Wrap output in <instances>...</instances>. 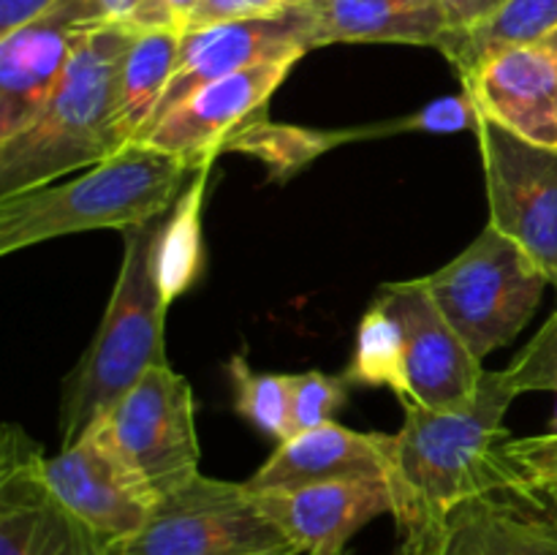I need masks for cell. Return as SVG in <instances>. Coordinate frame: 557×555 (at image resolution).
Returning a JSON list of instances; mask_svg holds the SVG:
<instances>
[{
    "mask_svg": "<svg viewBox=\"0 0 557 555\" xmlns=\"http://www.w3.org/2000/svg\"><path fill=\"white\" fill-rule=\"evenodd\" d=\"M183 30H147L131 44L120 69L117 136L128 147L145 136L163 101L180 58Z\"/></svg>",
    "mask_w": 557,
    "mask_h": 555,
    "instance_id": "cell-20",
    "label": "cell"
},
{
    "mask_svg": "<svg viewBox=\"0 0 557 555\" xmlns=\"http://www.w3.org/2000/svg\"><path fill=\"white\" fill-rule=\"evenodd\" d=\"M90 430L156 501L201 473L194 390L172 365L147 370Z\"/></svg>",
    "mask_w": 557,
    "mask_h": 555,
    "instance_id": "cell-7",
    "label": "cell"
},
{
    "mask_svg": "<svg viewBox=\"0 0 557 555\" xmlns=\"http://www.w3.org/2000/svg\"><path fill=\"white\" fill-rule=\"evenodd\" d=\"M60 0H0V38L52 11Z\"/></svg>",
    "mask_w": 557,
    "mask_h": 555,
    "instance_id": "cell-32",
    "label": "cell"
},
{
    "mask_svg": "<svg viewBox=\"0 0 557 555\" xmlns=\"http://www.w3.org/2000/svg\"><path fill=\"white\" fill-rule=\"evenodd\" d=\"M479 109L468 92L444 96L430 101L417 114L386 125V131H430V134H457V131H476Z\"/></svg>",
    "mask_w": 557,
    "mask_h": 555,
    "instance_id": "cell-28",
    "label": "cell"
},
{
    "mask_svg": "<svg viewBox=\"0 0 557 555\" xmlns=\"http://www.w3.org/2000/svg\"><path fill=\"white\" fill-rule=\"evenodd\" d=\"M549 501H553V504L557 506V490H555V493H553V498H549Z\"/></svg>",
    "mask_w": 557,
    "mask_h": 555,
    "instance_id": "cell-38",
    "label": "cell"
},
{
    "mask_svg": "<svg viewBox=\"0 0 557 555\" xmlns=\"http://www.w3.org/2000/svg\"><path fill=\"white\" fill-rule=\"evenodd\" d=\"M253 495L264 515L302 555L343 553L359 528L395 509L386 477L330 479Z\"/></svg>",
    "mask_w": 557,
    "mask_h": 555,
    "instance_id": "cell-15",
    "label": "cell"
},
{
    "mask_svg": "<svg viewBox=\"0 0 557 555\" xmlns=\"http://www.w3.org/2000/svg\"><path fill=\"white\" fill-rule=\"evenodd\" d=\"M438 3L441 9H444L446 25H449L446 38H451L466 36V33L482 27L484 22L493 20L509 0H438Z\"/></svg>",
    "mask_w": 557,
    "mask_h": 555,
    "instance_id": "cell-31",
    "label": "cell"
},
{
    "mask_svg": "<svg viewBox=\"0 0 557 555\" xmlns=\"http://www.w3.org/2000/svg\"><path fill=\"white\" fill-rule=\"evenodd\" d=\"M308 52L310 25L302 5L275 16L218 22V25L185 30L180 41L177 69L152 123L210 82L272 60H302Z\"/></svg>",
    "mask_w": 557,
    "mask_h": 555,
    "instance_id": "cell-13",
    "label": "cell"
},
{
    "mask_svg": "<svg viewBox=\"0 0 557 555\" xmlns=\"http://www.w3.org/2000/svg\"><path fill=\"white\" fill-rule=\"evenodd\" d=\"M549 433H557V406H555V414H553V419H549Z\"/></svg>",
    "mask_w": 557,
    "mask_h": 555,
    "instance_id": "cell-37",
    "label": "cell"
},
{
    "mask_svg": "<svg viewBox=\"0 0 557 555\" xmlns=\"http://www.w3.org/2000/svg\"><path fill=\"white\" fill-rule=\"evenodd\" d=\"M517 397L525 392H557V310L533 341L506 368Z\"/></svg>",
    "mask_w": 557,
    "mask_h": 555,
    "instance_id": "cell-27",
    "label": "cell"
},
{
    "mask_svg": "<svg viewBox=\"0 0 557 555\" xmlns=\"http://www.w3.org/2000/svg\"><path fill=\"white\" fill-rule=\"evenodd\" d=\"M212 163L215 161H205L196 169L190 183L185 185L180 199L174 201V207L163 218L161 234H158V286H161L166 305L183 297L201 275V264H205L201 215H205Z\"/></svg>",
    "mask_w": 557,
    "mask_h": 555,
    "instance_id": "cell-21",
    "label": "cell"
},
{
    "mask_svg": "<svg viewBox=\"0 0 557 555\" xmlns=\"http://www.w3.org/2000/svg\"><path fill=\"white\" fill-rule=\"evenodd\" d=\"M332 555H348V553H346V550H343V553H332Z\"/></svg>",
    "mask_w": 557,
    "mask_h": 555,
    "instance_id": "cell-39",
    "label": "cell"
},
{
    "mask_svg": "<svg viewBox=\"0 0 557 555\" xmlns=\"http://www.w3.org/2000/svg\"><path fill=\"white\" fill-rule=\"evenodd\" d=\"M343 375L351 386H386L400 400H408L411 395L406 370V332L384 294H379L364 310L354 357Z\"/></svg>",
    "mask_w": 557,
    "mask_h": 555,
    "instance_id": "cell-24",
    "label": "cell"
},
{
    "mask_svg": "<svg viewBox=\"0 0 557 555\" xmlns=\"http://www.w3.org/2000/svg\"><path fill=\"white\" fill-rule=\"evenodd\" d=\"M557 27V0H509L490 22H484L476 30L466 36L446 38L438 47L457 71L460 79H466L471 71H476L490 54L500 52L506 47H525L539 44L549 30Z\"/></svg>",
    "mask_w": 557,
    "mask_h": 555,
    "instance_id": "cell-22",
    "label": "cell"
},
{
    "mask_svg": "<svg viewBox=\"0 0 557 555\" xmlns=\"http://www.w3.org/2000/svg\"><path fill=\"white\" fill-rule=\"evenodd\" d=\"M294 65L297 60H272L210 82L161 114L139 141L185 158L196 169L215 161L239 128L267 114V103Z\"/></svg>",
    "mask_w": 557,
    "mask_h": 555,
    "instance_id": "cell-12",
    "label": "cell"
},
{
    "mask_svg": "<svg viewBox=\"0 0 557 555\" xmlns=\"http://www.w3.org/2000/svg\"><path fill=\"white\" fill-rule=\"evenodd\" d=\"M302 3L305 0H199L196 11L190 14V20L185 22V30L218 25V22L253 20V16H275V14H283V11L297 9V5Z\"/></svg>",
    "mask_w": 557,
    "mask_h": 555,
    "instance_id": "cell-30",
    "label": "cell"
},
{
    "mask_svg": "<svg viewBox=\"0 0 557 555\" xmlns=\"http://www.w3.org/2000/svg\"><path fill=\"white\" fill-rule=\"evenodd\" d=\"M136 36L107 22L74 49L47 107L20 134L0 141V196L52 185L125 150L117 136V90Z\"/></svg>",
    "mask_w": 557,
    "mask_h": 555,
    "instance_id": "cell-2",
    "label": "cell"
},
{
    "mask_svg": "<svg viewBox=\"0 0 557 555\" xmlns=\"http://www.w3.org/2000/svg\"><path fill=\"white\" fill-rule=\"evenodd\" d=\"M107 25L96 0H60L30 25L0 38V141L47 107L74 49Z\"/></svg>",
    "mask_w": 557,
    "mask_h": 555,
    "instance_id": "cell-10",
    "label": "cell"
},
{
    "mask_svg": "<svg viewBox=\"0 0 557 555\" xmlns=\"http://www.w3.org/2000/svg\"><path fill=\"white\" fill-rule=\"evenodd\" d=\"M386 134V128H359V131H315L299 125H277L267 114L256 118L245 128H239L223 145V152L237 150L259 158L270 166V174L277 180H288L294 172L308 166L313 158L343 141L362 139V136Z\"/></svg>",
    "mask_w": 557,
    "mask_h": 555,
    "instance_id": "cell-23",
    "label": "cell"
},
{
    "mask_svg": "<svg viewBox=\"0 0 557 555\" xmlns=\"http://www.w3.org/2000/svg\"><path fill=\"white\" fill-rule=\"evenodd\" d=\"M395 555H435V528L403 533V542Z\"/></svg>",
    "mask_w": 557,
    "mask_h": 555,
    "instance_id": "cell-33",
    "label": "cell"
},
{
    "mask_svg": "<svg viewBox=\"0 0 557 555\" xmlns=\"http://www.w3.org/2000/svg\"><path fill=\"white\" fill-rule=\"evenodd\" d=\"M166 3H169V9H172L174 14H177L180 25H183V30H185V22L190 20V14H194V11H196L199 0H166Z\"/></svg>",
    "mask_w": 557,
    "mask_h": 555,
    "instance_id": "cell-34",
    "label": "cell"
},
{
    "mask_svg": "<svg viewBox=\"0 0 557 555\" xmlns=\"http://www.w3.org/2000/svg\"><path fill=\"white\" fill-rule=\"evenodd\" d=\"M163 218L123 232V264L107 313L79 365L63 384L60 446H71L109 411L141 375L166 362V299L158 286V234Z\"/></svg>",
    "mask_w": 557,
    "mask_h": 555,
    "instance_id": "cell-4",
    "label": "cell"
},
{
    "mask_svg": "<svg viewBox=\"0 0 557 555\" xmlns=\"http://www.w3.org/2000/svg\"><path fill=\"white\" fill-rule=\"evenodd\" d=\"M196 166L150 145H128L79 177L0 196V256L65 234L128 229L166 215Z\"/></svg>",
    "mask_w": 557,
    "mask_h": 555,
    "instance_id": "cell-3",
    "label": "cell"
},
{
    "mask_svg": "<svg viewBox=\"0 0 557 555\" xmlns=\"http://www.w3.org/2000/svg\"><path fill=\"white\" fill-rule=\"evenodd\" d=\"M479 156L490 221L515 239L557 288V150L536 147L479 114Z\"/></svg>",
    "mask_w": 557,
    "mask_h": 555,
    "instance_id": "cell-8",
    "label": "cell"
},
{
    "mask_svg": "<svg viewBox=\"0 0 557 555\" xmlns=\"http://www.w3.org/2000/svg\"><path fill=\"white\" fill-rule=\"evenodd\" d=\"M435 555H557V506L515 490L462 501L435 526Z\"/></svg>",
    "mask_w": 557,
    "mask_h": 555,
    "instance_id": "cell-17",
    "label": "cell"
},
{
    "mask_svg": "<svg viewBox=\"0 0 557 555\" xmlns=\"http://www.w3.org/2000/svg\"><path fill=\"white\" fill-rule=\"evenodd\" d=\"M294 547L245 482L196 473L156 501L145 526L107 555H264Z\"/></svg>",
    "mask_w": 557,
    "mask_h": 555,
    "instance_id": "cell-6",
    "label": "cell"
},
{
    "mask_svg": "<svg viewBox=\"0 0 557 555\" xmlns=\"http://www.w3.org/2000/svg\"><path fill=\"white\" fill-rule=\"evenodd\" d=\"M348 381L346 375L321 373V370H308V373H294L292 379V435L305 433V430L321 428L326 422H335L337 411L348 400ZM288 435V439H292Z\"/></svg>",
    "mask_w": 557,
    "mask_h": 555,
    "instance_id": "cell-26",
    "label": "cell"
},
{
    "mask_svg": "<svg viewBox=\"0 0 557 555\" xmlns=\"http://www.w3.org/2000/svg\"><path fill=\"white\" fill-rule=\"evenodd\" d=\"M460 82L482 118L531 145L557 150V63L547 49L506 47Z\"/></svg>",
    "mask_w": 557,
    "mask_h": 555,
    "instance_id": "cell-16",
    "label": "cell"
},
{
    "mask_svg": "<svg viewBox=\"0 0 557 555\" xmlns=\"http://www.w3.org/2000/svg\"><path fill=\"white\" fill-rule=\"evenodd\" d=\"M96 3L103 20L112 25H125L136 33L183 30L166 0H96Z\"/></svg>",
    "mask_w": 557,
    "mask_h": 555,
    "instance_id": "cell-29",
    "label": "cell"
},
{
    "mask_svg": "<svg viewBox=\"0 0 557 555\" xmlns=\"http://www.w3.org/2000/svg\"><path fill=\"white\" fill-rule=\"evenodd\" d=\"M539 47H544V49H547V52L553 54V60H555V63H557V27H555V30H549L547 36H544L542 41H539Z\"/></svg>",
    "mask_w": 557,
    "mask_h": 555,
    "instance_id": "cell-35",
    "label": "cell"
},
{
    "mask_svg": "<svg viewBox=\"0 0 557 555\" xmlns=\"http://www.w3.org/2000/svg\"><path fill=\"white\" fill-rule=\"evenodd\" d=\"M310 49L330 44H444L449 25L438 0H305Z\"/></svg>",
    "mask_w": 557,
    "mask_h": 555,
    "instance_id": "cell-19",
    "label": "cell"
},
{
    "mask_svg": "<svg viewBox=\"0 0 557 555\" xmlns=\"http://www.w3.org/2000/svg\"><path fill=\"white\" fill-rule=\"evenodd\" d=\"M395 433H364L326 422L281 441L264 466L248 479V490H292L348 477H386Z\"/></svg>",
    "mask_w": 557,
    "mask_h": 555,
    "instance_id": "cell-18",
    "label": "cell"
},
{
    "mask_svg": "<svg viewBox=\"0 0 557 555\" xmlns=\"http://www.w3.org/2000/svg\"><path fill=\"white\" fill-rule=\"evenodd\" d=\"M44 449L16 424L0 439V555H107V542L71 515L44 477Z\"/></svg>",
    "mask_w": 557,
    "mask_h": 555,
    "instance_id": "cell-9",
    "label": "cell"
},
{
    "mask_svg": "<svg viewBox=\"0 0 557 555\" xmlns=\"http://www.w3.org/2000/svg\"><path fill=\"white\" fill-rule=\"evenodd\" d=\"M264 555H302L297 547H283V550H275V553H264Z\"/></svg>",
    "mask_w": 557,
    "mask_h": 555,
    "instance_id": "cell-36",
    "label": "cell"
},
{
    "mask_svg": "<svg viewBox=\"0 0 557 555\" xmlns=\"http://www.w3.org/2000/svg\"><path fill=\"white\" fill-rule=\"evenodd\" d=\"M422 281L479 359L509 346L525 330L549 286L536 261L493 223Z\"/></svg>",
    "mask_w": 557,
    "mask_h": 555,
    "instance_id": "cell-5",
    "label": "cell"
},
{
    "mask_svg": "<svg viewBox=\"0 0 557 555\" xmlns=\"http://www.w3.org/2000/svg\"><path fill=\"white\" fill-rule=\"evenodd\" d=\"M515 397L506 370H487L479 397L462 411L403 403L406 419L395 433L386 473L400 533L435 528L455 506L479 495L522 493L506 452L511 433L504 424Z\"/></svg>",
    "mask_w": 557,
    "mask_h": 555,
    "instance_id": "cell-1",
    "label": "cell"
},
{
    "mask_svg": "<svg viewBox=\"0 0 557 555\" xmlns=\"http://www.w3.org/2000/svg\"><path fill=\"white\" fill-rule=\"evenodd\" d=\"M234 408L277 444L292 435V373H261L245 357L228 359Z\"/></svg>",
    "mask_w": 557,
    "mask_h": 555,
    "instance_id": "cell-25",
    "label": "cell"
},
{
    "mask_svg": "<svg viewBox=\"0 0 557 555\" xmlns=\"http://www.w3.org/2000/svg\"><path fill=\"white\" fill-rule=\"evenodd\" d=\"M379 294L400 319L406 332V370L411 395L403 403L462 411L479 397L487 370L460 332L446 321L422 278L386 283Z\"/></svg>",
    "mask_w": 557,
    "mask_h": 555,
    "instance_id": "cell-11",
    "label": "cell"
},
{
    "mask_svg": "<svg viewBox=\"0 0 557 555\" xmlns=\"http://www.w3.org/2000/svg\"><path fill=\"white\" fill-rule=\"evenodd\" d=\"M44 477L60 504L103 542H117L145 526L156 498L150 490L87 430L44 462Z\"/></svg>",
    "mask_w": 557,
    "mask_h": 555,
    "instance_id": "cell-14",
    "label": "cell"
}]
</instances>
